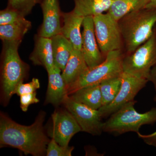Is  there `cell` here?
I'll return each instance as SVG.
<instances>
[{
  "label": "cell",
  "mask_w": 156,
  "mask_h": 156,
  "mask_svg": "<svg viewBox=\"0 0 156 156\" xmlns=\"http://www.w3.org/2000/svg\"><path fill=\"white\" fill-rule=\"evenodd\" d=\"M45 113L40 112L33 124L20 125L4 114L0 116V145L18 149L25 155L46 154L50 140L43 126Z\"/></svg>",
  "instance_id": "cell-1"
},
{
  "label": "cell",
  "mask_w": 156,
  "mask_h": 156,
  "mask_svg": "<svg viewBox=\"0 0 156 156\" xmlns=\"http://www.w3.org/2000/svg\"><path fill=\"white\" fill-rule=\"evenodd\" d=\"M126 54L134 52L149 39L156 23V9L142 8L127 14L118 21Z\"/></svg>",
  "instance_id": "cell-2"
},
{
  "label": "cell",
  "mask_w": 156,
  "mask_h": 156,
  "mask_svg": "<svg viewBox=\"0 0 156 156\" xmlns=\"http://www.w3.org/2000/svg\"><path fill=\"white\" fill-rule=\"evenodd\" d=\"M21 41L4 42L1 72L2 95L5 103L9 102L17 86L23 82L27 71L21 60L18 48Z\"/></svg>",
  "instance_id": "cell-3"
},
{
  "label": "cell",
  "mask_w": 156,
  "mask_h": 156,
  "mask_svg": "<svg viewBox=\"0 0 156 156\" xmlns=\"http://www.w3.org/2000/svg\"><path fill=\"white\" fill-rule=\"evenodd\" d=\"M136 102L135 100L128 102L112 114L109 119L103 122V132L119 135L129 132L137 134L141 126L156 122V108L140 113L134 108Z\"/></svg>",
  "instance_id": "cell-4"
},
{
  "label": "cell",
  "mask_w": 156,
  "mask_h": 156,
  "mask_svg": "<svg viewBox=\"0 0 156 156\" xmlns=\"http://www.w3.org/2000/svg\"><path fill=\"white\" fill-rule=\"evenodd\" d=\"M124 56L122 50L109 52L101 64L94 67L89 68L77 80L66 87L67 95H70L83 87L100 84L104 81L121 76L124 72Z\"/></svg>",
  "instance_id": "cell-5"
},
{
  "label": "cell",
  "mask_w": 156,
  "mask_h": 156,
  "mask_svg": "<svg viewBox=\"0 0 156 156\" xmlns=\"http://www.w3.org/2000/svg\"><path fill=\"white\" fill-rule=\"evenodd\" d=\"M156 64V25L148 40L123 59L124 72L148 80L151 69Z\"/></svg>",
  "instance_id": "cell-6"
},
{
  "label": "cell",
  "mask_w": 156,
  "mask_h": 156,
  "mask_svg": "<svg viewBox=\"0 0 156 156\" xmlns=\"http://www.w3.org/2000/svg\"><path fill=\"white\" fill-rule=\"evenodd\" d=\"M93 18L95 37L104 58L109 52L122 50L124 44L118 22L107 13Z\"/></svg>",
  "instance_id": "cell-7"
},
{
  "label": "cell",
  "mask_w": 156,
  "mask_h": 156,
  "mask_svg": "<svg viewBox=\"0 0 156 156\" xmlns=\"http://www.w3.org/2000/svg\"><path fill=\"white\" fill-rule=\"evenodd\" d=\"M82 129L70 112L66 109L58 110L51 116L47 133L51 139L59 145L68 146L73 136Z\"/></svg>",
  "instance_id": "cell-8"
},
{
  "label": "cell",
  "mask_w": 156,
  "mask_h": 156,
  "mask_svg": "<svg viewBox=\"0 0 156 156\" xmlns=\"http://www.w3.org/2000/svg\"><path fill=\"white\" fill-rule=\"evenodd\" d=\"M65 108L70 112L82 131L92 135H100L103 131L102 117L99 110L90 108L73 100L67 95L63 101Z\"/></svg>",
  "instance_id": "cell-9"
},
{
  "label": "cell",
  "mask_w": 156,
  "mask_h": 156,
  "mask_svg": "<svg viewBox=\"0 0 156 156\" xmlns=\"http://www.w3.org/2000/svg\"><path fill=\"white\" fill-rule=\"evenodd\" d=\"M121 77L122 86L116 97L111 103L99 109L103 118L111 115L124 105L134 100L137 93L149 82L147 79L137 77L124 72Z\"/></svg>",
  "instance_id": "cell-10"
},
{
  "label": "cell",
  "mask_w": 156,
  "mask_h": 156,
  "mask_svg": "<svg viewBox=\"0 0 156 156\" xmlns=\"http://www.w3.org/2000/svg\"><path fill=\"white\" fill-rule=\"evenodd\" d=\"M81 52L89 68L95 67L105 59L98 44L92 16L85 17L83 21Z\"/></svg>",
  "instance_id": "cell-11"
},
{
  "label": "cell",
  "mask_w": 156,
  "mask_h": 156,
  "mask_svg": "<svg viewBox=\"0 0 156 156\" xmlns=\"http://www.w3.org/2000/svg\"><path fill=\"white\" fill-rule=\"evenodd\" d=\"M43 15V21L38 35L52 38L61 33V17L59 0H42L41 3Z\"/></svg>",
  "instance_id": "cell-12"
},
{
  "label": "cell",
  "mask_w": 156,
  "mask_h": 156,
  "mask_svg": "<svg viewBox=\"0 0 156 156\" xmlns=\"http://www.w3.org/2000/svg\"><path fill=\"white\" fill-rule=\"evenodd\" d=\"M62 17L63 25L62 26L61 33L71 43L74 49L81 50L82 43L81 28L85 17L73 10L62 13Z\"/></svg>",
  "instance_id": "cell-13"
},
{
  "label": "cell",
  "mask_w": 156,
  "mask_h": 156,
  "mask_svg": "<svg viewBox=\"0 0 156 156\" xmlns=\"http://www.w3.org/2000/svg\"><path fill=\"white\" fill-rule=\"evenodd\" d=\"M61 70L54 67L48 72V84L46 95V102L55 106L63 103L67 96V90L65 82L62 78Z\"/></svg>",
  "instance_id": "cell-14"
},
{
  "label": "cell",
  "mask_w": 156,
  "mask_h": 156,
  "mask_svg": "<svg viewBox=\"0 0 156 156\" xmlns=\"http://www.w3.org/2000/svg\"><path fill=\"white\" fill-rule=\"evenodd\" d=\"M30 59L35 65L41 66L47 72L54 67L51 38L38 35L35 39L34 48Z\"/></svg>",
  "instance_id": "cell-15"
},
{
  "label": "cell",
  "mask_w": 156,
  "mask_h": 156,
  "mask_svg": "<svg viewBox=\"0 0 156 156\" xmlns=\"http://www.w3.org/2000/svg\"><path fill=\"white\" fill-rule=\"evenodd\" d=\"M88 68L81 50L74 49L62 73L66 87L77 80Z\"/></svg>",
  "instance_id": "cell-16"
},
{
  "label": "cell",
  "mask_w": 156,
  "mask_h": 156,
  "mask_svg": "<svg viewBox=\"0 0 156 156\" xmlns=\"http://www.w3.org/2000/svg\"><path fill=\"white\" fill-rule=\"evenodd\" d=\"M51 40L54 66L62 71L74 50L73 47L61 33L52 37Z\"/></svg>",
  "instance_id": "cell-17"
},
{
  "label": "cell",
  "mask_w": 156,
  "mask_h": 156,
  "mask_svg": "<svg viewBox=\"0 0 156 156\" xmlns=\"http://www.w3.org/2000/svg\"><path fill=\"white\" fill-rule=\"evenodd\" d=\"M68 95L73 100L94 109L99 110L102 106L100 84L83 87Z\"/></svg>",
  "instance_id": "cell-18"
},
{
  "label": "cell",
  "mask_w": 156,
  "mask_h": 156,
  "mask_svg": "<svg viewBox=\"0 0 156 156\" xmlns=\"http://www.w3.org/2000/svg\"><path fill=\"white\" fill-rule=\"evenodd\" d=\"M114 0H74L73 11L84 17L103 14L108 11Z\"/></svg>",
  "instance_id": "cell-19"
},
{
  "label": "cell",
  "mask_w": 156,
  "mask_h": 156,
  "mask_svg": "<svg viewBox=\"0 0 156 156\" xmlns=\"http://www.w3.org/2000/svg\"><path fill=\"white\" fill-rule=\"evenodd\" d=\"M148 0H114L108 14L117 22L127 14L144 8Z\"/></svg>",
  "instance_id": "cell-20"
},
{
  "label": "cell",
  "mask_w": 156,
  "mask_h": 156,
  "mask_svg": "<svg viewBox=\"0 0 156 156\" xmlns=\"http://www.w3.org/2000/svg\"><path fill=\"white\" fill-rule=\"evenodd\" d=\"M31 27V23L26 19L20 22L0 25V38L4 42L21 41Z\"/></svg>",
  "instance_id": "cell-21"
},
{
  "label": "cell",
  "mask_w": 156,
  "mask_h": 156,
  "mask_svg": "<svg viewBox=\"0 0 156 156\" xmlns=\"http://www.w3.org/2000/svg\"><path fill=\"white\" fill-rule=\"evenodd\" d=\"M122 84L121 76L101 83L100 87L102 96V107L106 106L113 101L119 92Z\"/></svg>",
  "instance_id": "cell-22"
},
{
  "label": "cell",
  "mask_w": 156,
  "mask_h": 156,
  "mask_svg": "<svg viewBox=\"0 0 156 156\" xmlns=\"http://www.w3.org/2000/svg\"><path fill=\"white\" fill-rule=\"evenodd\" d=\"M42 0H8V7L19 11L24 16L28 15Z\"/></svg>",
  "instance_id": "cell-23"
},
{
  "label": "cell",
  "mask_w": 156,
  "mask_h": 156,
  "mask_svg": "<svg viewBox=\"0 0 156 156\" xmlns=\"http://www.w3.org/2000/svg\"><path fill=\"white\" fill-rule=\"evenodd\" d=\"M25 19V16L23 14L8 7L0 12V25L15 23Z\"/></svg>",
  "instance_id": "cell-24"
},
{
  "label": "cell",
  "mask_w": 156,
  "mask_h": 156,
  "mask_svg": "<svg viewBox=\"0 0 156 156\" xmlns=\"http://www.w3.org/2000/svg\"><path fill=\"white\" fill-rule=\"evenodd\" d=\"M74 147L62 146L51 139L47 147L46 155L48 156H71Z\"/></svg>",
  "instance_id": "cell-25"
},
{
  "label": "cell",
  "mask_w": 156,
  "mask_h": 156,
  "mask_svg": "<svg viewBox=\"0 0 156 156\" xmlns=\"http://www.w3.org/2000/svg\"><path fill=\"white\" fill-rule=\"evenodd\" d=\"M40 83L38 79L33 78L31 82L27 83H20L17 86L14 91V94L18 96L36 92L37 89H40Z\"/></svg>",
  "instance_id": "cell-26"
},
{
  "label": "cell",
  "mask_w": 156,
  "mask_h": 156,
  "mask_svg": "<svg viewBox=\"0 0 156 156\" xmlns=\"http://www.w3.org/2000/svg\"><path fill=\"white\" fill-rule=\"evenodd\" d=\"M20 106L23 111L27 112L29 106L31 104L39 102L38 98L37 97L36 92L20 95Z\"/></svg>",
  "instance_id": "cell-27"
},
{
  "label": "cell",
  "mask_w": 156,
  "mask_h": 156,
  "mask_svg": "<svg viewBox=\"0 0 156 156\" xmlns=\"http://www.w3.org/2000/svg\"><path fill=\"white\" fill-rule=\"evenodd\" d=\"M137 134L138 137L142 139L146 144L156 147V131L150 134H143L139 132Z\"/></svg>",
  "instance_id": "cell-28"
},
{
  "label": "cell",
  "mask_w": 156,
  "mask_h": 156,
  "mask_svg": "<svg viewBox=\"0 0 156 156\" xmlns=\"http://www.w3.org/2000/svg\"><path fill=\"white\" fill-rule=\"evenodd\" d=\"M149 82H151L153 84L154 88L155 94L154 100L156 102V64L151 69L148 77Z\"/></svg>",
  "instance_id": "cell-29"
},
{
  "label": "cell",
  "mask_w": 156,
  "mask_h": 156,
  "mask_svg": "<svg viewBox=\"0 0 156 156\" xmlns=\"http://www.w3.org/2000/svg\"><path fill=\"white\" fill-rule=\"evenodd\" d=\"M145 7L156 9V0H148Z\"/></svg>",
  "instance_id": "cell-30"
}]
</instances>
